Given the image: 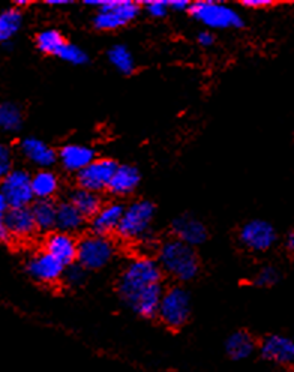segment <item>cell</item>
I'll return each mask as SVG.
<instances>
[{
    "mask_svg": "<svg viewBox=\"0 0 294 372\" xmlns=\"http://www.w3.org/2000/svg\"><path fill=\"white\" fill-rule=\"evenodd\" d=\"M162 285V271L150 257H137L125 266L117 281V291L126 306L134 305L144 293Z\"/></svg>",
    "mask_w": 294,
    "mask_h": 372,
    "instance_id": "cell-1",
    "label": "cell"
},
{
    "mask_svg": "<svg viewBox=\"0 0 294 372\" xmlns=\"http://www.w3.org/2000/svg\"><path fill=\"white\" fill-rule=\"evenodd\" d=\"M158 264L161 271L180 282H189L200 272V262L192 246L176 237L165 240L158 251Z\"/></svg>",
    "mask_w": 294,
    "mask_h": 372,
    "instance_id": "cell-2",
    "label": "cell"
},
{
    "mask_svg": "<svg viewBox=\"0 0 294 372\" xmlns=\"http://www.w3.org/2000/svg\"><path fill=\"white\" fill-rule=\"evenodd\" d=\"M155 215V206L147 200H137L125 208L121 226L117 235L128 242H140L147 244L152 242V221Z\"/></svg>",
    "mask_w": 294,
    "mask_h": 372,
    "instance_id": "cell-3",
    "label": "cell"
},
{
    "mask_svg": "<svg viewBox=\"0 0 294 372\" xmlns=\"http://www.w3.org/2000/svg\"><path fill=\"white\" fill-rule=\"evenodd\" d=\"M86 5L94 6V26L98 31H116L130 24L140 14V5L130 0H87Z\"/></svg>",
    "mask_w": 294,
    "mask_h": 372,
    "instance_id": "cell-4",
    "label": "cell"
},
{
    "mask_svg": "<svg viewBox=\"0 0 294 372\" xmlns=\"http://www.w3.org/2000/svg\"><path fill=\"white\" fill-rule=\"evenodd\" d=\"M191 317V297L183 287L174 285L164 290L158 319L171 330L182 329Z\"/></svg>",
    "mask_w": 294,
    "mask_h": 372,
    "instance_id": "cell-5",
    "label": "cell"
},
{
    "mask_svg": "<svg viewBox=\"0 0 294 372\" xmlns=\"http://www.w3.org/2000/svg\"><path fill=\"white\" fill-rule=\"evenodd\" d=\"M188 12L209 29H242L245 26L241 14L224 3L196 2L191 3Z\"/></svg>",
    "mask_w": 294,
    "mask_h": 372,
    "instance_id": "cell-6",
    "label": "cell"
},
{
    "mask_svg": "<svg viewBox=\"0 0 294 372\" xmlns=\"http://www.w3.org/2000/svg\"><path fill=\"white\" fill-rule=\"evenodd\" d=\"M114 257V244L108 237L90 235L78 242L77 263L86 271L105 267Z\"/></svg>",
    "mask_w": 294,
    "mask_h": 372,
    "instance_id": "cell-7",
    "label": "cell"
},
{
    "mask_svg": "<svg viewBox=\"0 0 294 372\" xmlns=\"http://www.w3.org/2000/svg\"><path fill=\"white\" fill-rule=\"evenodd\" d=\"M0 192L5 197L9 209L29 208L35 195L32 191V178L24 170H12L2 179Z\"/></svg>",
    "mask_w": 294,
    "mask_h": 372,
    "instance_id": "cell-8",
    "label": "cell"
},
{
    "mask_svg": "<svg viewBox=\"0 0 294 372\" xmlns=\"http://www.w3.org/2000/svg\"><path fill=\"white\" fill-rule=\"evenodd\" d=\"M277 230L264 219L248 221L239 230V242L252 253H266L277 244Z\"/></svg>",
    "mask_w": 294,
    "mask_h": 372,
    "instance_id": "cell-9",
    "label": "cell"
},
{
    "mask_svg": "<svg viewBox=\"0 0 294 372\" xmlns=\"http://www.w3.org/2000/svg\"><path fill=\"white\" fill-rule=\"evenodd\" d=\"M117 167L119 164L113 160H108V158H99V160H95L90 165H87L85 170H81L77 174L78 188L96 194L104 189H108V185L112 182V178L114 171L117 170Z\"/></svg>",
    "mask_w": 294,
    "mask_h": 372,
    "instance_id": "cell-10",
    "label": "cell"
},
{
    "mask_svg": "<svg viewBox=\"0 0 294 372\" xmlns=\"http://www.w3.org/2000/svg\"><path fill=\"white\" fill-rule=\"evenodd\" d=\"M260 356L279 366H294V339L284 335H268L259 346Z\"/></svg>",
    "mask_w": 294,
    "mask_h": 372,
    "instance_id": "cell-11",
    "label": "cell"
},
{
    "mask_svg": "<svg viewBox=\"0 0 294 372\" xmlns=\"http://www.w3.org/2000/svg\"><path fill=\"white\" fill-rule=\"evenodd\" d=\"M27 272H29V275L35 281L51 285L60 281L63 272H65V266L44 251V253L29 260V263H27Z\"/></svg>",
    "mask_w": 294,
    "mask_h": 372,
    "instance_id": "cell-12",
    "label": "cell"
},
{
    "mask_svg": "<svg viewBox=\"0 0 294 372\" xmlns=\"http://www.w3.org/2000/svg\"><path fill=\"white\" fill-rule=\"evenodd\" d=\"M171 228L174 237L192 248L203 245L209 236L207 227L198 218L189 215V213H185V215H180L174 219Z\"/></svg>",
    "mask_w": 294,
    "mask_h": 372,
    "instance_id": "cell-13",
    "label": "cell"
},
{
    "mask_svg": "<svg viewBox=\"0 0 294 372\" xmlns=\"http://www.w3.org/2000/svg\"><path fill=\"white\" fill-rule=\"evenodd\" d=\"M125 206L121 203H107L98 210L96 215L90 219L92 235L108 237L113 232H117L119 226L123 217Z\"/></svg>",
    "mask_w": 294,
    "mask_h": 372,
    "instance_id": "cell-14",
    "label": "cell"
},
{
    "mask_svg": "<svg viewBox=\"0 0 294 372\" xmlns=\"http://www.w3.org/2000/svg\"><path fill=\"white\" fill-rule=\"evenodd\" d=\"M77 251L78 242L68 232H51L45 240V253L56 258L65 267L77 262Z\"/></svg>",
    "mask_w": 294,
    "mask_h": 372,
    "instance_id": "cell-15",
    "label": "cell"
},
{
    "mask_svg": "<svg viewBox=\"0 0 294 372\" xmlns=\"http://www.w3.org/2000/svg\"><path fill=\"white\" fill-rule=\"evenodd\" d=\"M20 149L27 160L32 164L41 167V169H49V167L54 165L59 160L58 152L36 137H27L21 140Z\"/></svg>",
    "mask_w": 294,
    "mask_h": 372,
    "instance_id": "cell-16",
    "label": "cell"
},
{
    "mask_svg": "<svg viewBox=\"0 0 294 372\" xmlns=\"http://www.w3.org/2000/svg\"><path fill=\"white\" fill-rule=\"evenodd\" d=\"M58 155H59V161L63 169L71 173H77V174L96 160L94 149L89 146H83V144L63 146Z\"/></svg>",
    "mask_w": 294,
    "mask_h": 372,
    "instance_id": "cell-17",
    "label": "cell"
},
{
    "mask_svg": "<svg viewBox=\"0 0 294 372\" xmlns=\"http://www.w3.org/2000/svg\"><path fill=\"white\" fill-rule=\"evenodd\" d=\"M5 227L9 236L18 239L31 237L33 232L38 230L36 228L31 208L9 209L5 217Z\"/></svg>",
    "mask_w": 294,
    "mask_h": 372,
    "instance_id": "cell-18",
    "label": "cell"
},
{
    "mask_svg": "<svg viewBox=\"0 0 294 372\" xmlns=\"http://www.w3.org/2000/svg\"><path fill=\"white\" fill-rule=\"evenodd\" d=\"M257 348V341L248 330H236L225 341L227 356L234 362L250 359Z\"/></svg>",
    "mask_w": 294,
    "mask_h": 372,
    "instance_id": "cell-19",
    "label": "cell"
},
{
    "mask_svg": "<svg viewBox=\"0 0 294 372\" xmlns=\"http://www.w3.org/2000/svg\"><path fill=\"white\" fill-rule=\"evenodd\" d=\"M140 171L134 165H119L112 182L108 185V191L117 197H125V195H130L137 189V186L140 185Z\"/></svg>",
    "mask_w": 294,
    "mask_h": 372,
    "instance_id": "cell-20",
    "label": "cell"
},
{
    "mask_svg": "<svg viewBox=\"0 0 294 372\" xmlns=\"http://www.w3.org/2000/svg\"><path fill=\"white\" fill-rule=\"evenodd\" d=\"M86 218L76 209L72 203L65 201L58 204V217H56V228L62 232H72L80 231L85 227Z\"/></svg>",
    "mask_w": 294,
    "mask_h": 372,
    "instance_id": "cell-21",
    "label": "cell"
},
{
    "mask_svg": "<svg viewBox=\"0 0 294 372\" xmlns=\"http://www.w3.org/2000/svg\"><path fill=\"white\" fill-rule=\"evenodd\" d=\"M69 203H72L76 209L81 213L85 218H94L98 210L103 208V203H101L99 194L96 192H90L86 189H76L72 191L69 195Z\"/></svg>",
    "mask_w": 294,
    "mask_h": 372,
    "instance_id": "cell-22",
    "label": "cell"
},
{
    "mask_svg": "<svg viewBox=\"0 0 294 372\" xmlns=\"http://www.w3.org/2000/svg\"><path fill=\"white\" fill-rule=\"evenodd\" d=\"M36 228L41 231H51L56 228L58 206L51 200H38L31 208Z\"/></svg>",
    "mask_w": 294,
    "mask_h": 372,
    "instance_id": "cell-23",
    "label": "cell"
},
{
    "mask_svg": "<svg viewBox=\"0 0 294 372\" xmlns=\"http://www.w3.org/2000/svg\"><path fill=\"white\" fill-rule=\"evenodd\" d=\"M59 189V179L53 171L42 170L32 178V191L38 200H50Z\"/></svg>",
    "mask_w": 294,
    "mask_h": 372,
    "instance_id": "cell-24",
    "label": "cell"
},
{
    "mask_svg": "<svg viewBox=\"0 0 294 372\" xmlns=\"http://www.w3.org/2000/svg\"><path fill=\"white\" fill-rule=\"evenodd\" d=\"M23 15L18 8L6 9L0 14V44H8L21 29Z\"/></svg>",
    "mask_w": 294,
    "mask_h": 372,
    "instance_id": "cell-25",
    "label": "cell"
},
{
    "mask_svg": "<svg viewBox=\"0 0 294 372\" xmlns=\"http://www.w3.org/2000/svg\"><path fill=\"white\" fill-rule=\"evenodd\" d=\"M107 58L108 62L112 63L119 72L123 74V76H130V74H132L135 69L134 56L126 45L122 44L113 45L112 49L108 50Z\"/></svg>",
    "mask_w": 294,
    "mask_h": 372,
    "instance_id": "cell-26",
    "label": "cell"
},
{
    "mask_svg": "<svg viewBox=\"0 0 294 372\" xmlns=\"http://www.w3.org/2000/svg\"><path fill=\"white\" fill-rule=\"evenodd\" d=\"M23 126V113L12 102L0 104V129L5 133H17Z\"/></svg>",
    "mask_w": 294,
    "mask_h": 372,
    "instance_id": "cell-27",
    "label": "cell"
},
{
    "mask_svg": "<svg viewBox=\"0 0 294 372\" xmlns=\"http://www.w3.org/2000/svg\"><path fill=\"white\" fill-rule=\"evenodd\" d=\"M65 42L67 40L63 38V35L54 29L42 31L36 36V46H38V50L50 56H58Z\"/></svg>",
    "mask_w": 294,
    "mask_h": 372,
    "instance_id": "cell-28",
    "label": "cell"
},
{
    "mask_svg": "<svg viewBox=\"0 0 294 372\" xmlns=\"http://www.w3.org/2000/svg\"><path fill=\"white\" fill-rule=\"evenodd\" d=\"M56 58H59L63 62H68L71 65H85L89 60V56L83 51L80 46L74 45L68 41L62 46Z\"/></svg>",
    "mask_w": 294,
    "mask_h": 372,
    "instance_id": "cell-29",
    "label": "cell"
},
{
    "mask_svg": "<svg viewBox=\"0 0 294 372\" xmlns=\"http://www.w3.org/2000/svg\"><path fill=\"white\" fill-rule=\"evenodd\" d=\"M63 281L71 288H77L81 287L86 282L87 278V271L78 263H72L65 267V272H63Z\"/></svg>",
    "mask_w": 294,
    "mask_h": 372,
    "instance_id": "cell-30",
    "label": "cell"
},
{
    "mask_svg": "<svg viewBox=\"0 0 294 372\" xmlns=\"http://www.w3.org/2000/svg\"><path fill=\"white\" fill-rule=\"evenodd\" d=\"M279 281V272L273 266H266L260 269L254 278V285L260 288H269Z\"/></svg>",
    "mask_w": 294,
    "mask_h": 372,
    "instance_id": "cell-31",
    "label": "cell"
},
{
    "mask_svg": "<svg viewBox=\"0 0 294 372\" xmlns=\"http://www.w3.org/2000/svg\"><path fill=\"white\" fill-rule=\"evenodd\" d=\"M12 171V153L6 144L0 143V179Z\"/></svg>",
    "mask_w": 294,
    "mask_h": 372,
    "instance_id": "cell-32",
    "label": "cell"
},
{
    "mask_svg": "<svg viewBox=\"0 0 294 372\" xmlns=\"http://www.w3.org/2000/svg\"><path fill=\"white\" fill-rule=\"evenodd\" d=\"M144 9L147 11L150 17L153 18H164L170 11V5L168 2H164V0H159V2H147L144 3Z\"/></svg>",
    "mask_w": 294,
    "mask_h": 372,
    "instance_id": "cell-33",
    "label": "cell"
},
{
    "mask_svg": "<svg viewBox=\"0 0 294 372\" xmlns=\"http://www.w3.org/2000/svg\"><path fill=\"white\" fill-rule=\"evenodd\" d=\"M8 210H9L8 203L2 195V192H0V240H6L9 237L6 227H5V217H6Z\"/></svg>",
    "mask_w": 294,
    "mask_h": 372,
    "instance_id": "cell-34",
    "label": "cell"
},
{
    "mask_svg": "<svg viewBox=\"0 0 294 372\" xmlns=\"http://www.w3.org/2000/svg\"><path fill=\"white\" fill-rule=\"evenodd\" d=\"M242 5L248 9H264V8H270L273 2L270 0H245Z\"/></svg>",
    "mask_w": 294,
    "mask_h": 372,
    "instance_id": "cell-35",
    "label": "cell"
},
{
    "mask_svg": "<svg viewBox=\"0 0 294 372\" xmlns=\"http://www.w3.org/2000/svg\"><path fill=\"white\" fill-rule=\"evenodd\" d=\"M197 41H198L200 45L210 46V45H214V42H215V36L210 31H203V32L198 33Z\"/></svg>",
    "mask_w": 294,
    "mask_h": 372,
    "instance_id": "cell-36",
    "label": "cell"
},
{
    "mask_svg": "<svg viewBox=\"0 0 294 372\" xmlns=\"http://www.w3.org/2000/svg\"><path fill=\"white\" fill-rule=\"evenodd\" d=\"M171 11L176 12H183V11H189L191 3L187 2V0H174V2H168Z\"/></svg>",
    "mask_w": 294,
    "mask_h": 372,
    "instance_id": "cell-37",
    "label": "cell"
},
{
    "mask_svg": "<svg viewBox=\"0 0 294 372\" xmlns=\"http://www.w3.org/2000/svg\"><path fill=\"white\" fill-rule=\"evenodd\" d=\"M286 246H287L288 251H291V253H294V228L288 232L287 240H286Z\"/></svg>",
    "mask_w": 294,
    "mask_h": 372,
    "instance_id": "cell-38",
    "label": "cell"
},
{
    "mask_svg": "<svg viewBox=\"0 0 294 372\" xmlns=\"http://www.w3.org/2000/svg\"><path fill=\"white\" fill-rule=\"evenodd\" d=\"M47 3L53 5V6H62V5H68L71 2H68V0H49Z\"/></svg>",
    "mask_w": 294,
    "mask_h": 372,
    "instance_id": "cell-39",
    "label": "cell"
}]
</instances>
